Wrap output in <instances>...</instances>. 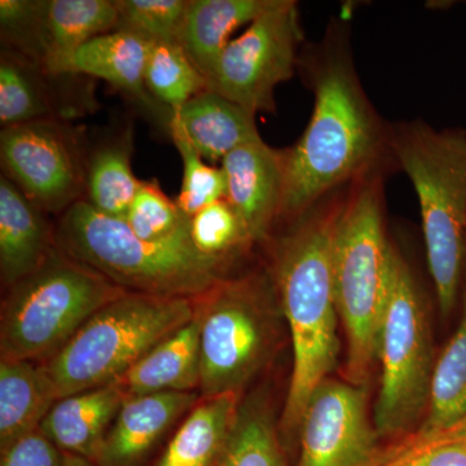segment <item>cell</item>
<instances>
[{"label":"cell","mask_w":466,"mask_h":466,"mask_svg":"<svg viewBox=\"0 0 466 466\" xmlns=\"http://www.w3.org/2000/svg\"><path fill=\"white\" fill-rule=\"evenodd\" d=\"M226 200L241 218L256 245H266L280 222L284 149L258 140L233 150L222 161Z\"/></svg>","instance_id":"cell-13"},{"label":"cell","mask_w":466,"mask_h":466,"mask_svg":"<svg viewBox=\"0 0 466 466\" xmlns=\"http://www.w3.org/2000/svg\"><path fill=\"white\" fill-rule=\"evenodd\" d=\"M45 0H2L0 33L3 47L16 52L39 67L46 63L43 42Z\"/></svg>","instance_id":"cell-33"},{"label":"cell","mask_w":466,"mask_h":466,"mask_svg":"<svg viewBox=\"0 0 466 466\" xmlns=\"http://www.w3.org/2000/svg\"><path fill=\"white\" fill-rule=\"evenodd\" d=\"M116 30H126L150 42L179 43L188 0H116Z\"/></svg>","instance_id":"cell-31"},{"label":"cell","mask_w":466,"mask_h":466,"mask_svg":"<svg viewBox=\"0 0 466 466\" xmlns=\"http://www.w3.org/2000/svg\"><path fill=\"white\" fill-rule=\"evenodd\" d=\"M57 400L41 363L0 359V452L38 431Z\"/></svg>","instance_id":"cell-22"},{"label":"cell","mask_w":466,"mask_h":466,"mask_svg":"<svg viewBox=\"0 0 466 466\" xmlns=\"http://www.w3.org/2000/svg\"><path fill=\"white\" fill-rule=\"evenodd\" d=\"M198 400V391L126 398L92 462L95 466H143L162 438Z\"/></svg>","instance_id":"cell-14"},{"label":"cell","mask_w":466,"mask_h":466,"mask_svg":"<svg viewBox=\"0 0 466 466\" xmlns=\"http://www.w3.org/2000/svg\"><path fill=\"white\" fill-rule=\"evenodd\" d=\"M125 400L115 385L61 398L45 417L39 431L64 453L94 461Z\"/></svg>","instance_id":"cell-19"},{"label":"cell","mask_w":466,"mask_h":466,"mask_svg":"<svg viewBox=\"0 0 466 466\" xmlns=\"http://www.w3.org/2000/svg\"><path fill=\"white\" fill-rule=\"evenodd\" d=\"M87 153L76 128L41 119L2 128L3 175L45 213H66L85 200Z\"/></svg>","instance_id":"cell-11"},{"label":"cell","mask_w":466,"mask_h":466,"mask_svg":"<svg viewBox=\"0 0 466 466\" xmlns=\"http://www.w3.org/2000/svg\"><path fill=\"white\" fill-rule=\"evenodd\" d=\"M64 461L66 453L39 429L0 452V466H64Z\"/></svg>","instance_id":"cell-34"},{"label":"cell","mask_w":466,"mask_h":466,"mask_svg":"<svg viewBox=\"0 0 466 466\" xmlns=\"http://www.w3.org/2000/svg\"><path fill=\"white\" fill-rule=\"evenodd\" d=\"M435 361L428 309L410 263L392 244L388 305L380 336L381 383L375 408L380 437L410 434L424 421Z\"/></svg>","instance_id":"cell-9"},{"label":"cell","mask_w":466,"mask_h":466,"mask_svg":"<svg viewBox=\"0 0 466 466\" xmlns=\"http://www.w3.org/2000/svg\"><path fill=\"white\" fill-rule=\"evenodd\" d=\"M299 69L314 94V109L299 142L284 149L279 227L360 177L398 168L390 124L364 91L349 26L330 21L320 41L302 48Z\"/></svg>","instance_id":"cell-1"},{"label":"cell","mask_w":466,"mask_h":466,"mask_svg":"<svg viewBox=\"0 0 466 466\" xmlns=\"http://www.w3.org/2000/svg\"><path fill=\"white\" fill-rule=\"evenodd\" d=\"M274 413L266 400L241 403L219 466H289Z\"/></svg>","instance_id":"cell-27"},{"label":"cell","mask_w":466,"mask_h":466,"mask_svg":"<svg viewBox=\"0 0 466 466\" xmlns=\"http://www.w3.org/2000/svg\"><path fill=\"white\" fill-rule=\"evenodd\" d=\"M392 155L415 188L429 272L443 317L458 305L466 265V131L422 119L390 124Z\"/></svg>","instance_id":"cell-4"},{"label":"cell","mask_w":466,"mask_h":466,"mask_svg":"<svg viewBox=\"0 0 466 466\" xmlns=\"http://www.w3.org/2000/svg\"><path fill=\"white\" fill-rule=\"evenodd\" d=\"M150 96L171 112L208 90V81L177 42H153L144 72Z\"/></svg>","instance_id":"cell-28"},{"label":"cell","mask_w":466,"mask_h":466,"mask_svg":"<svg viewBox=\"0 0 466 466\" xmlns=\"http://www.w3.org/2000/svg\"><path fill=\"white\" fill-rule=\"evenodd\" d=\"M152 43L137 34L116 30L96 36L76 50L51 57L43 70L54 76H86L103 79L153 113H158L161 104L150 96L144 82Z\"/></svg>","instance_id":"cell-15"},{"label":"cell","mask_w":466,"mask_h":466,"mask_svg":"<svg viewBox=\"0 0 466 466\" xmlns=\"http://www.w3.org/2000/svg\"><path fill=\"white\" fill-rule=\"evenodd\" d=\"M441 443H460L466 444V415L460 419L455 424L443 429V431H435L433 434L428 435H407L406 440L401 443L386 450V460L391 456L400 455V453L408 452L422 447L431 446V444Z\"/></svg>","instance_id":"cell-36"},{"label":"cell","mask_w":466,"mask_h":466,"mask_svg":"<svg viewBox=\"0 0 466 466\" xmlns=\"http://www.w3.org/2000/svg\"><path fill=\"white\" fill-rule=\"evenodd\" d=\"M257 115L217 92L205 90L171 112L168 133L183 137L208 164L260 139Z\"/></svg>","instance_id":"cell-16"},{"label":"cell","mask_w":466,"mask_h":466,"mask_svg":"<svg viewBox=\"0 0 466 466\" xmlns=\"http://www.w3.org/2000/svg\"><path fill=\"white\" fill-rule=\"evenodd\" d=\"M385 177L370 174L350 184L332 242L334 300L348 342L345 380L366 388L379 363L390 284Z\"/></svg>","instance_id":"cell-3"},{"label":"cell","mask_w":466,"mask_h":466,"mask_svg":"<svg viewBox=\"0 0 466 466\" xmlns=\"http://www.w3.org/2000/svg\"><path fill=\"white\" fill-rule=\"evenodd\" d=\"M200 328V398L242 394L274 357L281 312L268 267L227 275L193 299Z\"/></svg>","instance_id":"cell-6"},{"label":"cell","mask_w":466,"mask_h":466,"mask_svg":"<svg viewBox=\"0 0 466 466\" xmlns=\"http://www.w3.org/2000/svg\"><path fill=\"white\" fill-rule=\"evenodd\" d=\"M348 187L285 223L283 232L267 242L271 245L267 267L293 346V370L279 429L284 435L299 433L309 397L329 379L339 361L332 242Z\"/></svg>","instance_id":"cell-2"},{"label":"cell","mask_w":466,"mask_h":466,"mask_svg":"<svg viewBox=\"0 0 466 466\" xmlns=\"http://www.w3.org/2000/svg\"><path fill=\"white\" fill-rule=\"evenodd\" d=\"M193 299L126 293L96 314L42 367L58 400L112 385L162 339L189 323Z\"/></svg>","instance_id":"cell-7"},{"label":"cell","mask_w":466,"mask_h":466,"mask_svg":"<svg viewBox=\"0 0 466 466\" xmlns=\"http://www.w3.org/2000/svg\"><path fill=\"white\" fill-rule=\"evenodd\" d=\"M55 76L3 47L0 58V124L11 127L41 119H64L51 84Z\"/></svg>","instance_id":"cell-24"},{"label":"cell","mask_w":466,"mask_h":466,"mask_svg":"<svg viewBox=\"0 0 466 466\" xmlns=\"http://www.w3.org/2000/svg\"><path fill=\"white\" fill-rule=\"evenodd\" d=\"M126 223L146 241L159 242L189 235V218L161 188L157 179L142 180Z\"/></svg>","instance_id":"cell-30"},{"label":"cell","mask_w":466,"mask_h":466,"mask_svg":"<svg viewBox=\"0 0 466 466\" xmlns=\"http://www.w3.org/2000/svg\"><path fill=\"white\" fill-rule=\"evenodd\" d=\"M183 161V180L177 208L187 218L226 198V177L222 167L208 164L183 137L171 135Z\"/></svg>","instance_id":"cell-32"},{"label":"cell","mask_w":466,"mask_h":466,"mask_svg":"<svg viewBox=\"0 0 466 466\" xmlns=\"http://www.w3.org/2000/svg\"><path fill=\"white\" fill-rule=\"evenodd\" d=\"M64 466H95V464L88 459L66 453V461H64Z\"/></svg>","instance_id":"cell-37"},{"label":"cell","mask_w":466,"mask_h":466,"mask_svg":"<svg viewBox=\"0 0 466 466\" xmlns=\"http://www.w3.org/2000/svg\"><path fill=\"white\" fill-rule=\"evenodd\" d=\"M383 466H466V444H431L391 456Z\"/></svg>","instance_id":"cell-35"},{"label":"cell","mask_w":466,"mask_h":466,"mask_svg":"<svg viewBox=\"0 0 466 466\" xmlns=\"http://www.w3.org/2000/svg\"><path fill=\"white\" fill-rule=\"evenodd\" d=\"M460 299L462 308L458 329L435 361L428 412L412 434H433L466 415V265Z\"/></svg>","instance_id":"cell-25"},{"label":"cell","mask_w":466,"mask_h":466,"mask_svg":"<svg viewBox=\"0 0 466 466\" xmlns=\"http://www.w3.org/2000/svg\"><path fill=\"white\" fill-rule=\"evenodd\" d=\"M366 386L327 379L299 426V466H383L386 450L368 415Z\"/></svg>","instance_id":"cell-12"},{"label":"cell","mask_w":466,"mask_h":466,"mask_svg":"<svg viewBox=\"0 0 466 466\" xmlns=\"http://www.w3.org/2000/svg\"><path fill=\"white\" fill-rule=\"evenodd\" d=\"M55 225L48 214L0 177V278L5 289L41 267L55 249Z\"/></svg>","instance_id":"cell-17"},{"label":"cell","mask_w":466,"mask_h":466,"mask_svg":"<svg viewBox=\"0 0 466 466\" xmlns=\"http://www.w3.org/2000/svg\"><path fill=\"white\" fill-rule=\"evenodd\" d=\"M128 293L99 272L51 251L3 299L0 359L43 363L100 309Z\"/></svg>","instance_id":"cell-8"},{"label":"cell","mask_w":466,"mask_h":466,"mask_svg":"<svg viewBox=\"0 0 466 466\" xmlns=\"http://www.w3.org/2000/svg\"><path fill=\"white\" fill-rule=\"evenodd\" d=\"M200 328L189 323L162 339L134 364L115 385L125 398L200 389Z\"/></svg>","instance_id":"cell-18"},{"label":"cell","mask_w":466,"mask_h":466,"mask_svg":"<svg viewBox=\"0 0 466 466\" xmlns=\"http://www.w3.org/2000/svg\"><path fill=\"white\" fill-rule=\"evenodd\" d=\"M189 235L198 253L229 267L256 247L241 218L226 198L195 214L189 219Z\"/></svg>","instance_id":"cell-29"},{"label":"cell","mask_w":466,"mask_h":466,"mask_svg":"<svg viewBox=\"0 0 466 466\" xmlns=\"http://www.w3.org/2000/svg\"><path fill=\"white\" fill-rule=\"evenodd\" d=\"M278 0H188L179 45L210 79L220 55L232 41L229 36L269 11Z\"/></svg>","instance_id":"cell-21"},{"label":"cell","mask_w":466,"mask_h":466,"mask_svg":"<svg viewBox=\"0 0 466 466\" xmlns=\"http://www.w3.org/2000/svg\"><path fill=\"white\" fill-rule=\"evenodd\" d=\"M54 240L61 253L131 293L195 299L232 268L198 253L191 236L146 241L126 220L104 216L85 200L58 217Z\"/></svg>","instance_id":"cell-5"},{"label":"cell","mask_w":466,"mask_h":466,"mask_svg":"<svg viewBox=\"0 0 466 466\" xmlns=\"http://www.w3.org/2000/svg\"><path fill=\"white\" fill-rule=\"evenodd\" d=\"M116 25L118 9L116 0H45L43 42L46 63L51 57L81 47L96 36L116 32Z\"/></svg>","instance_id":"cell-26"},{"label":"cell","mask_w":466,"mask_h":466,"mask_svg":"<svg viewBox=\"0 0 466 466\" xmlns=\"http://www.w3.org/2000/svg\"><path fill=\"white\" fill-rule=\"evenodd\" d=\"M131 156V128L110 137L87 153L85 201L104 216L122 220L127 217L142 183L135 177Z\"/></svg>","instance_id":"cell-23"},{"label":"cell","mask_w":466,"mask_h":466,"mask_svg":"<svg viewBox=\"0 0 466 466\" xmlns=\"http://www.w3.org/2000/svg\"><path fill=\"white\" fill-rule=\"evenodd\" d=\"M303 32L294 0L278 3L232 39L220 55L208 90L249 112L275 113V91L299 69Z\"/></svg>","instance_id":"cell-10"},{"label":"cell","mask_w":466,"mask_h":466,"mask_svg":"<svg viewBox=\"0 0 466 466\" xmlns=\"http://www.w3.org/2000/svg\"><path fill=\"white\" fill-rule=\"evenodd\" d=\"M240 406L235 392L200 398L150 466H219Z\"/></svg>","instance_id":"cell-20"}]
</instances>
